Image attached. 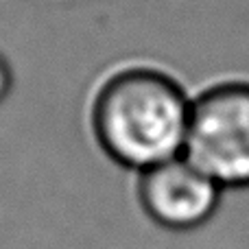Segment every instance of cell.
Listing matches in <instances>:
<instances>
[{
    "instance_id": "6da1fadb",
    "label": "cell",
    "mask_w": 249,
    "mask_h": 249,
    "mask_svg": "<svg viewBox=\"0 0 249 249\" xmlns=\"http://www.w3.org/2000/svg\"><path fill=\"white\" fill-rule=\"evenodd\" d=\"M190 107L175 79L153 68H129L109 77L99 90L92 127L109 158L144 173L179 158Z\"/></svg>"
},
{
    "instance_id": "7a4b0ae2",
    "label": "cell",
    "mask_w": 249,
    "mask_h": 249,
    "mask_svg": "<svg viewBox=\"0 0 249 249\" xmlns=\"http://www.w3.org/2000/svg\"><path fill=\"white\" fill-rule=\"evenodd\" d=\"M186 160L221 190L249 188V83L206 90L190 107Z\"/></svg>"
},
{
    "instance_id": "3957f363",
    "label": "cell",
    "mask_w": 249,
    "mask_h": 249,
    "mask_svg": "<svg viewBox=\"0 0 249 249\" xmlns=\"http://www.w3.org/2000/svg\"><path fill=\"white\" fill-rule=\"evenodd\" d=\"M138 199L144 214L160 228L190 232L214 216L221 188L186 158H173L142 173Z\"/></svg>"
},
{
    "instance_id": "277c9868",
    "label": "cell",
    "mask_w": 249,
    "mask_h": 249,
    "mask_svg": "<svg viewBox=\"0 0 249 249\" xmlns=\"http://www.w3.org/2000/svg\"><path fill=\"white\" fill-rule=\"evenodd\" d=\"M9 90H11V68H9V64L0 57V101L9 94Z\"/></svg>"
}]
</instances>
